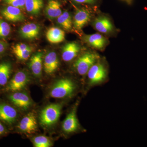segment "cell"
I'll use <instances>...</instances> for the list:
<instances>
[{
    "label": "cell",
    "instance_id": "6da1fadb",
    "mask_svg": "<svg viewBox=\"0 0 147 147\" xmlns=\"http://www.w3.org/2000/svg\"><path fill=\"white\" fill-rule=\"evenodd\" d=\"M76 86L71 80L67 78L59 79L53 84L50 95L54 98H63L71 96L75 91Z\"/></svg>",
    "mask_w": 147,
    "mask_h": 147
},
{
    "label": "cell",
    "instance_id": "7a4b0ae2",
    "mask_svg": "<svg viewBox=\"0 0 147 147\" xmlns=\"http://www.w3.org/2000/svg\"><path fill=\"white\" fill-rule=\"evenodd\" d=\"M62 107L61 104L60 103H53L43 108L40 114V124L45 127L55 124L60 117Z\"/></svg>",
    "mask_w": 147,
    "mask_h": 147
},
{
    "label": "cell",
    "instance_id": "3957f363",
    "mask_svg": "<svg viewBox=\"0 0 147 147\" xmlns=\"http://www.w3.org/2000/svg\"><path fill=\"white\" fill-rule=\"evenodd\" d=\"M97 59L96 54L87 52L76 60L74 64V67L80 75H86L92 66L95 63Z\"/></svg>",
    "mask_w": 147,
    "mask_h": 147
},
{
    "label": "cell",
    "instance_id": "277c9868",
    "mask_svg": "<svg viewBox=\"0 0 147 147\" xmlns=\"http://www.w3.org/2000/svg\"><path fill=\"white\" fill-rule=\"evenodd\" d=\"M29 81L28 74L26 71H18L9 82L7 90L13 92L18 91L25 88Z\"/></svg>",
    "mask_w": 147,
    "mask_h": 147
},
{
    "label": "cell",
    "instance_id": "5b68a950",
    "mask_svg": "<svg viewBox=\"0 0 147 147\" xmlns=\"http://www.w3.org/2000/svg\"><path fill=\"white\" fill-rule=\"evenodd\" d=\"M88 77L91 85H95L102 82L107 75L104 66L100 63H95L88 72Z\"/></svg>",
    "mask_w": 147,
    "mask_h": 147
},
{
    "label": "cell",
    "instance_id": "8992f818",
    "mask_svg": "<svg viewBox=\"0 0 147 147\" xmlns=\"http://www.w3.org/2000/svg\"><path fill=\"white\" fill-rule=\"evenodd\" d=\"M21 9L12 6L7 5L1 9V12L4 18L11 22H21L25 20V16Z\"/></svg>",
    "mask_w": 147,
    "mask_h": 147
},
{
    "label": "cell",
    "instance_id": "52a82bcc",
    "mask_svg": "<svg viewBox=\"0 0 147 147\" xmlns=\"http://www.w3.org/2000/svg\"><path fill=\"white\" fill-rule=\"evenodd\" d=\"M17 117L15 108L5 103H0V120L8 125L14 123Z\"/></svg>",
    "mask_w": 147,
    "mask_h": 147
},
{
    "label": "cell",
    "instance_id": "ba28073f",
    "mask_svg": "<svg viewBox=\"0 0 147 147\" xmlns=\"http://www.w3.org/2000/svg\"><path fill=\"white\" fill-rule=\"evenodd\" d=\"M18 129L25 133H34L37 128L36 118L34 114L30 113L21 119L18 125Z\"/></svg>",
    "mask_w": 147,
    "mask_h": 147
},
{
    "label": "cell",
    "instance_id": "9c48e42d",
    "mask_svg": "<svg viewBox=\"0 0 147 147\" xmlns=\"http://www.w3.org/2000/svg\"><path fill=\"white\" fill-rule=\"evenodd\" d=\"M10 101L18 108L23 110L28 109L32 104V101L28 95L23 92H15L9 96Z\"/></svg>",
    "mask_w": 147,
    "mask_h": 147
},
{
    "label": "cell",
    "instance_id": "30bf717a",
    "mask_svg": "<svg viewBox=\"0 0 147 147\" xmlns=\"http://www.w3.org/2000/svg\"><path fill=\"white\" fill-rule=\"evenodd\" d=\"M90 13L85 9H79L76 11L74 16L73 24L74 28L81 30L90 21Z\"/></svg>",
    "mask_w": 147,
    "mask_h": 147
},
{
    "label": "cell",
    "instance_id": "8fae6325",
    "mask_svg": "<svg viewBox=\"0 0 147 147\" xmlns=\"http://www.w3.org/2000/svg\"><path fill=\"white\" fill-rule=\"evenodd\" d=\"M63 130L65 133H73L78 130L79 127V121L76 115V109H74L67 116L63 122Z\"/></svg>",
    "mask_w": 147,
    "mask_h": 147
},
{
    "label": "cell",
    "instance_id": "7c38bea8",
    "mask_svg": "<svg viewBox=\"0 0 147 147\" xmlns=\"http://www.w3.org/2000/svg\"><path fill=\"white\" fill-rule=\"evenodd\" d=\"M40 27L34 23H28L21 27L19 31L21 37L25 39H32L39 35Z\"/></svg>",
    "mask_w": 147,
    "mask_h": 147
},
{
    "label": "cell",
    "instance_id": "4fadbf2b",
    "mask_svg": "<svg viewBox=\"0 0 147 147\" xmlns=\"http://www.w3.org/2000/svg\"><path fill=\"white\" fill-rule=\"evenodd\" d=\"M59 60L57 53L51 52L45 55L43 65L44 71L47 74H51L56 71L59 67Z\"/></svg>",
    "mask_w": 147,
    "mask_h": 147
},
{
    "label": "cell",
    "instance_id": "5bb4252c",
    "mask_svg": "<svg viewBox=\"0 0 147 147\" xmlns=\"http://www.w3.org/2000/svg\"><path fill=\"white\" fill-rule=\"evenodd\" d=\"M80 50V46L77 42H68L63 47L62 52L63 59L65 61H70L76 57Z\"/></svg>",
    "mask_w": 147,
    "mask_h": 147
},
{
    "label": "cell",
    "instance_id": "9a60e30c",
    "mask_svg": "<svg viewBox=\"0 0 147 147\" xmlns=\"http://www.w3.org/2000/svg\"><path fill=\"white\" fill-rule=\"evenodd\" d=\"M43 56L42 52L35 53L29 62V67L33 74L36 77H40L42 74Z\"/></svg>",
    "mask_w": 147,
    "mask_h": 147
},
{
    "label": "cell",
    "instance_id": "2e32d148",
    "mask_svg": "<svg viewBox=\"0 0 147 147\" xmlns=\"http://www.w3.org/2000/svg\"><path fill=\"white\" fill-rule=\"evenodd\" d=\"M94 28L102 33H108L113 30V26L109 18L105 16H99L93 22Z\"/></svg>",
    "mask_w": 147,
    "mask_h": 147
},
{
    "label": "cell",
    "instance_id": "e0dca14e",
    "mask_svg": "<svg viewBox=\"0 0 147 147\" xmlns=\"http://www.w3.org/2000/svg\"><path fill=\"white\" fill-rule=\"evenodd\" d=\"M83 39L88 45L97 49H102L106 42L104 36L98 33L86 35L83 37Z\"/></svg>",
    "mask_w": 147,
    "mask_h": 147
},
{
    "label": "cell",
    "instance_id": "ac0fdd59",
    "mask_svg": "<svg viewBox=\"0 0 147 147\" xmlns=\"http://www.w3.org/2000/svg\"><path fill=\"white\" fill-rule=\"evenodd\" d=\"M46 36L47 40L50 43L57 44L64 41L65 33L61 29L57 27H52L47 30Z\"/></svg>",
    "mask_w": 147,
    "mask_h": 147
},
{
    "label": "cell",
    "instance_id": "d6986e66",
    "mask_svg": "<svg viewBox=\"0 0 147 147\" xmlns=\"http://www.w3.org/2000/svg\"><path fill=\"white\" fill-rule=\"evenodd\" d=\"M45 14L51 19L57 18L62 13L61 4L56 0H50L45 9Z\"/></svg>",
    "mask_w": 147,
    "mask_h": 147
},
{
    "label": "cell",
    "instance_id": "ffe728a7",
    "mask_svg": "<svg viewBox=\"0 0 147 147\" xmlns=\"http://www.w3.org/2000/svg\"><path fill=\"white\" fill-rule=\"evenodd\" d=\"M44 5L43 0H26L25 8L27 12L32 15L39 14Z\"/></svg>",
    "mask_w": 147,
    "mask_h": 147
},
{
    "label": "cell",
    "instance_id": "44dd1931",
    "mask_svg": "<svg viewBox=\"0 0 147 147\" xmlns=\"http://www.w3.org/2000/svg\"><path fill=\"white\" fill-rule=\"evenodd\" d=\"M11 71V66L9 62L0 63V86H4L7 84Z\"/></svg>",
    "mask_w": 147,
    "mask_h": 147
},
{
    "label": "cell",
    "instance_id": "7402d4cb",
    "mask_svg": "<svg viewBox=\"0 0 147 147\" xmlns=\"http://www.w3.org/2000/svg\"><path fill=\"white\" fill-rule=\"evenodd\" d=\"M58 24L64 30H69L72 28V19L68 12L65 11L57 18Z\"/></svg>",
    "mask_w": 147,
    "mask_h": 147
},
{
    "label": "cell",
    "instance_id": "603a6c76",
    "mask_svg": "<svg viewBox=\"0 0 147 147\" xmlns=\"http://www.w3.org/2000/svg\"><path fill=\"white\" fill-rule=\"evenodd\" d=\"M33 143L35 147H50L53 145L51 140L44 136L35 137L33 139Z\"/></svg>",
    "mask_w": 147,
    "mask_h": 147
},
{
    "label": "cell",
    "instance_id": "cb8c5ba5",
    "mask_svg": "<svg viewBox=\"0 0 147 147\" xmlns=\"http://www.w3.org/2000/svg\"><path fill=\"white\" fill-rule=\"evenodd\" d=\"M11 28L8 23L0 19V38H4L10 34Z\"/></svg>",
    "mask_w": 147,
    "mask_h": 147
},
{
    "label": "cell",
    "instance_id": "d4e9b609",
    "mask_svg": "<svg viewBox=\"0 0 147 147\" xmlns=\"http://www.w3.org/2000/svg\"><path fill=\"white\" fill-rule=\"evenodd\" d=\"M25 1L26 0H2L3 2L5 4L18 7L21 9H26Z\"/></svg>",
    "mask_w": 147,
    "mask_h": 147
},
{
    "label": "cell",
    "instance_id": "484cf974",
    "mask_svg": "<svg viewBox=\"0 0 147 147\" xmlns=\"http://www.w3.org/2000/svg\"><path fill=\"white\" fill-rule=\"evenodd\" d=\"M32 51V49L31 47H29L26 50H24L21 53L16 54L15 55L16 57L20 60H26L30 56Z\"/></svg>",
    "mask_w": 147,
    "mask_h": 147
},
{
    "label": "cell",
    "instance_id": "4316f807",
    "mask_svg": "<svg viewBox=\"0 0 147 147\" xmlns=\"http://www.w3.org/2000/svg\"><path fill=\"white\" fill-rule=\"evenodd\" d=\"M30 47L29 45L25 43H19L16 44L13 47V52L14 55L18 54L26 50Z\"/></svg>",
    "mask_w": 147,
    "mask_h": 147
},
{
    "label": "cell",
    "instance_id": "83f0119b",
    "mask_svg": "<svg viewBox=\"0 0 147 147\" xmlns=\"http://www.w3.org/2000/svg\"><path fill=\"white\" fill-rule=\"evenodd\" d=\"M74 2L78 3L88 4L92 5L96 1V0H73Z\"/></svg>",
    "mask_w": 147,
    "mask_h": 147
},
{
    "label": "cell",
    "instance_id": "f1b7e54d",
    "mask_svg": "<svg viewBox=\"0 0 147 147\" xmlns=\"http://www.w3.org/2000/svg\"><path fill=\"white\" fill-rule=\"evenodd\" d=\"M7 47V43L3 41H0V55L5 51Z\"/></svg>",
    "mask_w": 147,
    "mask_h": 147
},
{
    "label": "cell",
    "instance_id": "f546056e",
    "mask_svg": "<svg viewBox=\"0 0 147 147\" xmlns=\"http://www.w3.org/2000/svg\"><path fill=\"white\" fill-rule=\"evenodd\" d=\"M6 133V129L2 124L0 122V136L3 135Z\"/></svg>",
    "mask_w": 147,
    "mask_h": 147
}]
</instances>
